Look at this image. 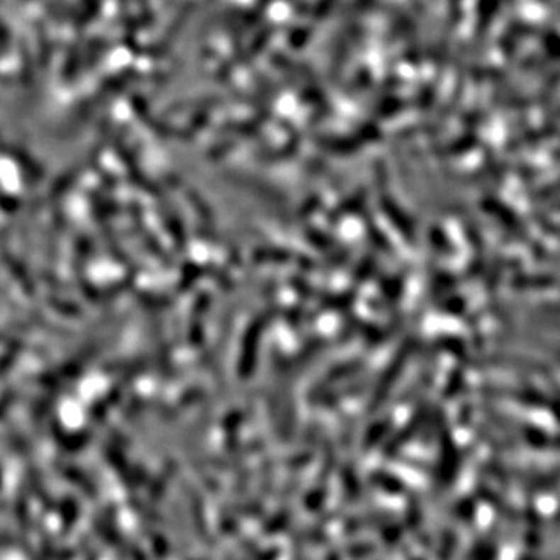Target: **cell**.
I'll return each instance as SVG.
<instances>
[{"label":"cell","mask_w":560,"mask_h":560,"mask_svg":"<svg viewBox=\"0 0 560 560\" xmlns=\"http://www.w3.org/2000/svg\"><path fill=\"white\" fill-rule=\"evenodd\" d=\"M514 284L520 290H560V277L554 274L520 276Z\"/></svg>","instance_id":"1"},{"label":"cell","mask_w":560,"mask_h":560,"mask_svg":"<svg viewBox=\"0 0 560 560\" xmlns=\"http://www.w3.org/2000/svg\"><path fill=\"white\" fill-rule=\"evenodd\" d=\"M539 39L551 60H560V36L556 30L540 31Z\"/></svg>","instance_id":"2"},{"label":"cell","mask_w":560,"mask_h":560,"mask_svg":"<svg viewBox=\"0 0 560 560\" xmlns=\"http://www.w3.org/2000/svg\"><path fill=\"white\" fill-rule=\"evenodd\" d=\"M542 229L547 232V234H551L553 237L560 240V224H554V223H547L543 221L542 223Z\"/></svg>","instance_id":"3"},{"label":"cell","mask_w":560,"mask_h":560,"mask_svg":"<svg viewBox=\"0 0 560 560\" xmlns=\"http://www.w3.org/2000/svg\"><path fill=\"white\" fill-rule=\"evenodd\" d=\"M539 2H542V4H551V0H539Z\"/></svg>","instance_id":"4"}]
</instances>
